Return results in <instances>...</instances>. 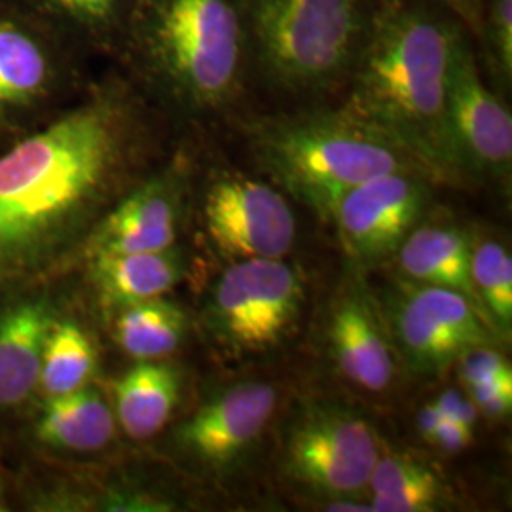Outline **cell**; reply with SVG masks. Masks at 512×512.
Returning <instances> with one entry per match:
<instances>
[{
  "mask_svg": "<svg viewBox=\"0 0 512 512\" xmlns=\"http://www.w3.org/2000/svg\"><path fill=\"white\" fill-rule=\"evenodd\" d=\"M152 141L141 93L109 78L0 150V293L46 281L82 251L141 181Z\"/></svg>",
  "mask_w": 512,
  "mask_h": 512,
  "instance_id": "6da1fadb",
  "label": "cell"
},
{
  "mask_svg": "<svg viewBox=\"0 0 512 512\" xmlns=\"http://www.w3.org/2000/svg\"><path fill=\"white\" fill-rule=\"evenodd\" d=\"M461 35L418 0H382L351 69L346 110L423 171L459 179L448 135V84Z\"/></svg>",
  "mask_w": 512,
  "mask_h": 512,
  "instance_id": "7a4b0ae2",
  "label": "cell"
},
{
  "mask_svg": "<svg viewBox=\"0 0 512 512\" xmlns=\"http://www.w3.org/2000/svg\"><path fill=\"white\" fill-rule=\"evenodd\" d=\"M247 48L239 0H133L112 44L135 80L188 110L236 93Z\"/></svg>",
  "mask_w": 512,
  "mask_h": 512,
  "instance_id": "3957f363",
  "label": "cell"
},
{
  "mask_svg": "<svg viewBox=\"0 0 512 512\" xmlns=\"http://www.w3.org/2000/svg\"><path fill=\"white\" fill-rule=\"evenodd\" d=\"M253 139L275 181L323 217L353 186L420 167L384 133L346 110L264 122Z\"/></svg>",
  "mask_w": 512,
  "mask_h": 512,
  "instance_id": "277c9868",
  "label": "cell"
},
{
  "mask_svg": "<svg viewBox=\"0 0 512 512\" xmlns=\"http://www.w3.org/2000/svg\"><path fill=\"white\" fill-rule=\"evenodd\" d=\"M372 10L366 0H249V44L262 73L291 92L327 88L351 73Z\"/></svg>",
  "mask_w": 512,
  "mask_h": 512,
  "instance_id": "5b68a950",
  "label": "cell"
},
{
  "mask_svg": "<svg viewBox=\"0 0 512 512\" xmlns=\"http://www.w3.org/2000/svg\"><path fill=\"white\" fill-rule=\"evenodd\" d=\"M76 50L19 0H0V137L18 139L63 110Z\"/></svg>",
  "mask_w": 512,
  "mask_h": 512,
  "instance_id": "8992f818",
  "label": "cell"
},
{
  "mask_svg": "<svg viewBox=\"0 0 512 512\" xmlns=\"http://www.w3.org/2000/svg\"><path fill=\"white\" fill-rule=\"evenodd\" d=\"M302 302V281L283 258H249L220 275L209 313L213 329L228 346L264 351L293 329Z\"/></svg>",
  "mask_w": 512,
  "mask_h": 512,
  "instance_id": "52a82bcc",
  "label": "cell"
},
{
  "mask_svg": "<svg viewBox=\"0 0 512 512\" xmlns=\"http://www.w3.org/2000/svg\"><path fill=\"white\" fill-rule=\"evenodd\" d=\"M380 456V442L370 423L336 404L306 410L285 442L289 475L329 497L361 494Z\"/></svg>",
  "mask_w": 512,
  "mask_h": 512,
  "instance_id": "ba28073f",
  "label": "cell"
},
{
  "mask_svg": "<svg viewBox=\"0 0 512 512\" xmlns=\"http://www.w3.org/2000/svg\"><path fill=\"white\" fill-rule=\"evenodd\" d=\"M490 317L475 300L452 289L418 283L393 308L399 348L412 368L435 372L467 351L490 344Z\"/></svg>",
  "mask_w": 512,
  "mask_h": 512,
  "instance_id": "9c48e42d",
  "label": "cell"
},
{
  "mask_svg": "<svg viewBox=\"0 0 512 512\" xmlns=\"http://www.w3.org/2000/svg\"><path fill=\"white\" fill-rule=\"evenodd\" d=\"M203 219L220 251L239 260L283 258L296 239V219L285 196L249 177H222L211 184Z\"/></svg>",
  "mask_w": 512,
  "mask_h": 512,
  "instance_id": "30bf717a",
  "label": "cell"
},
{
  "mask_svg": "<svg viewBox=\"0 0 512 512\" xmlns=\"http://www.w3.org/2000/svg\"><path fill=\"white\" fill-rule=\"evenodd\" d=\"M446 120L459 177L505 179L511 173V112L480 78L463 38L450 71Z\"/></svg>",
  "mask_w": 512,
  "mask_h": 512,
  "instance_id": "8fae6325",
  "label": "cell"
},
{
  "mask_svg": "<svg viewBox=\"0 0 512 512\" xmlns=\"http://www.w3.org/2000/svg\"><path fill=\"white\" fill-rule=\"evenodd\" d=\"M427 203V186L414 171H397L353 186L327 213L346 251L363 262L393 255L414 230Z\"/></svg>",
  "mask_w": 512,
  "mask_h": 512,
  "instance_id": "7c38bea8",
  "label": "cell"
},
{
  "mask_svg": "<svg viewBox=\"0 0 512 512\" xmlns=\"http://www.w3.org/2000/svg\"><path fill=\"white\" fill-rule=\"evenodd\" d=\"M179 220V177L175 165L141 179L110 205L93 226L82 253L99 255L150 253L175 247Z\"/></svg>",
  "mask_w": 512,
  "mask_h": 512,
  "instance_id": "4fadbf2b",
  "label": "cell"
},
{
  "mask_svg": "<svg viewBox=\"0 0 512 512\" xmlns=\"http://www.w3.org/2000/svg\"><path fill=\"white\" fill-rule=\"evenodd\" d=\"M277 393L264 382H239L202 404L177 429V444L209 467L241 458L274 416Z\"/></svg>",
  "mask_w": 512,
  "mask_h": 512,
  "instance_id": "5bb4252c",
  "label": "cell"
},
{
  "mask_svg": "<svg viewBox=\"0 0 512 512\" xmlns=\"http://www.w3.org/2000/svg\"><path fill=\"white\" fill-rule=\"evenodd\" d=\"M54 306L46 294H21L0 310V412H12L37 393L42 351Z\"/></svg>",
  "mask_w": 512,
  "mask_h": 512,
  "instance_id": "9a60e30c",
  "label": "cell"
},
{
  "mask_svg": "<svg viewBox=\"0 0 512 512\" xmlns=\"http://www.w3.org/2000/svg\"><path fill=\"white\" fill-rule=\"evenodd\" d=\"M330 346L340 370L366 391H384L393 380V351L368 298L344 296L332 310Z\"/></svg>",
  "mask_w": 512,
  "mask_h": 512,
  "instance_id": "2e32d148",
  "label": "cell"
},
{
  "mask_svg": "<svg viewBox=\"0 0 512 512\" xmlns=\"http://www.w3.org/2000/svg\"><path fill=\"white\" fill-rule=\"evenodd\" d=\"M90 260L95 293L105 308L160 298L183 279V256L171 247L150 253L99 255Z\"/></svg>",
  "mask_w": 512,
  "mask_h": 512,
  "instance_id": "e0dca14e",
  "label": "cell"
},
{
  "mask_svg": "<svg viewBox=\"0 0 512 512\" xmlns=\"http://www.w3.org/2000/svg\"><path fill=\"white\" fill-rule=\"evenodd\" d=\"M181 399V374L164 361H137L114 382V418L124 433L145 440L160 433Z\"/></svg>",
  "mask_w": 512,
  "mask_h": 512,
  "instance_id": "ac0fdd59",
  "label": "cell"
},
{
  "mask_svg": "<svg viewBox=\"0 0 512 512\" xmlns=\"http://www.w3.org/2000/svg\"><path fill=\"white\" fill-rule=\"evenodd\" d=\"M114 433V410L90 385L44 399L35 423L38 442L63 452L103 450L114 439Z\"/></svg>",
  "mask_w": 512,
  "mask_h": 512,
  "instance_id": "d6986e66",
  "label": "cell"
},
{
  "mask_svg": "<svg viewBox=\"0 0 512 512\" xmlns=\"http://www.w3.org/2000/svg\"><path fill=\"white\" fill-rule=\"evenodd\" d=\"M471 255L469 238L458 228L421 226L401 243L399 264L416 283L458 291L482 308L471 279Z\"/></svg>",
  "mask_w": 512,
  "mask_h": 512,
  "instance_id": "ffe728a7",
  "label": "cell"
},
{
  "mask_svg": "<svg viewBox=\"0 0 512 512\" xmlns=\"http://www.w3.org/2000/svg\"><path fill=\"white\" fill-rule=\"evenodd\" d=\"M186 315L171 302L150 298L118 310L114 338L137 361H158L183 344Z\"/></svg>",
  "mask_w": 512,
  "mask_h": 512,
  "instance_id": "44dd1931",
  "label": "cell"
},
{
  "mask_svg": "<svg viewBox=\"0 0 512 512\" xmlns=\"http://www.w3.org/2000/svg\"><path fill=\"white\" fill-rule=\"evenodd\" d=\"M97 372V349L90 334L74 321L55 319L48 332L37 393L40 397H57L90 385Z\"/></svg>",
  "mask_w": 512,
  "mask_h": 512,
  "instance_id": "7402d4cb",
  "label": "cell"
},
{
  "mask_svg": "<svg viewBox=\"0 0 512 512\" xmlns=\"http://www.w3.org/2000/svg\"><path fill=\"white\" fill-rule=\"evenodd\" d=\"M50 23L76 48L105 46L112 50L133 0H19Z\"/></svg>",
  "mask_w": 512,
  "mask_h": 512,
  "instance_id": "603a6c76",
  "label": "cell"
},
{
  "mask_svg": "<svg viewBox=\"0 0 512 512\" xmlns=\"http://www.w3.org/2000/svg\"><path fill=\"white\" fill-rule=\"evenodd\" d=\"M370 509L376 512L435 511L442 503L437 475L416 459L380 456L368 480Z\"/></svg>",
  "mask_w": 512,
  "mask_h": 512,
  "instance_id": "cb8c5ba5",
  "label": "cell"
},
{
  "mask_svg": "<svg viewBox=\"0 0 512 512\" xmlns=\"http://www.w3.org/2000/svg\"><path fill=\"white\" fill-rule=\"evenodd\" d=\"M471 279L488 317L503 330L512 325V258L499 241H484L471 255Z\"/></svg>",
  "mask_w": 512,
  "mask_h": 512,
  "instance_id": "d4e9b609",
  "label": "cell"
},
{
  "mask_svg": "<svg viewBox=\"0 0 512 512\" xmlns=\"http://www.w3.org/2000/svg\"><path fill=\"white\" fill-rule=\"evenodd\" d=\"M484 33L497 71L509 80L512 74V0H488L484 4L480 35Z\"/></svg>",
  "mask_w": 512,
  "mask_h": 512,
  "instance_id": "484cf974",
  "label": "cell"
},
{
  "mask_svg": "<svg viewBox=\"0 0 512 512\" xmlns=\"http://www.w3.org/2000/svg\"><path fill=\"white\" fill-rule=\"evenodd\" d=\"M469 399L475 403L478 412L488 416H505L512 406V370L495 376L480 384L467 385Z\"/></svg>",
  "mask_w": 512,
  "mask_h": 512,
  "instance_id": "4316f807",
  "label": "cell"
},
{
  "mask_svg": "<svg viewBox=\"0 0 512 512\" xmlns=\"http://www.w3.org/2000/svg\"><path fill=\"white\" fill-rule=\"evenodd\" d=\"M459 361H461V378L467 385L492 380L495 376L511 370L505 363V359L488 346L467 351Z\"/></svg>",
  "mask_w": 512,
  "mask_h": 512,
  "instance_id": "83f0119b",
  "label": "cell"
},
{
  "mask_svg": "<svg viewBox=\"0 0 512 512\" xmlns=\"http://www.w3.org/2000/svg\"><path fill=\"white\" fill-rule=\"evenodd\" d=\"M429 442H435L446 452H461L473 442V427H467L459 421L444 418Z\"/></svg>",
  "mask_w": 512,
  "mask_h": 512,
  "instance_id": "f1b7e54d",
  "label": "cell"
},
{
  "mask_svg": "<svg viewBox=\"0 0 512 512\" xmlns=\"http://www.w3.org/2000/svg\"><path fill=\"white\" fill-rule=\"evenodd\" d=\"M435 404L439 406L446 418L459 421L467 427H475L478 408L471 399L463 397L459 391H444Z\"/></svg>",
  "mask_w": 512,
  "mask_h": 512,
  "instance_id": "f546056e",
  "label": "cell"
},
{
  "mask_svg": "<svg viewBox=\"0 0 512 512\" xmlns=\"http://www.w3.org/2000/svg\"><path fill=\"white\" fill-rule=\"evenodd\" d=\"M440 2L446 4L465 25L473 29V33L480 37L486 0H440Z\"/></svg>",
  "mask_w": 512,
  "mask_h": 512,
  "instance_id": "4dcf8cb0",
  "label": "cell"
},
{
  "mask_svg": "<svg viewBox=\"0 0 512 512\" xmlns=\"http://www.w3.org/2000/svg\"><path fill=\"white\" fill-rule=\"evenodd\" d=\"M444 418H446V416L442 414V410H440L437 404L433 403L423 406V408H421L420 418H418L421 435L427 440L431 439L433 433L437 431V427L444 421Z\"/></svg>",
  "mask_w": 512,
  "mask_h": 512,
  "instance_id": "1f68e13d",
  "label": "cell"
},
{
  "mask_svg": "<svg viewBox=\"0 0 512 512\" xmlns=\"http://www.w3.org/2000/svg\"><path fill=\"white\" fill-rule=\"evenodd\" d=\"M330 511H353V512H359V511H372L370 509V503L368 505H359V503H351V501H334L332 503V507H329Z\"/></svg>",
  "mask_w": 512,
  "mask_h": 512,
  "instance_id": "d6a6232c",
  "label": "cell"
}]
</instances>
